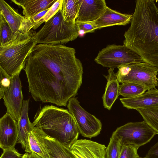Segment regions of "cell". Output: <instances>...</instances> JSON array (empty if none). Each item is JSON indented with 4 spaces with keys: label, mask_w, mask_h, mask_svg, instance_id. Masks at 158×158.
<instances>
[{
    "label": "cell",
    "mask_w": 158,
    "mask_h": 158,
    "mask_svg": "<svg viewBox=\"0 0 158 158\" xmlns=\"http://www.w3.org/2000/svg\"><path fill=\"white\" fill-rule=\"evenodd\" d=\"M75 48L63 44H36L23 69L36 101L66 106L82 83L83 67Z\"/></svg>",
    "instance_id": "obj_1"
},
{
    "label": "cell",
    "mask_w": 158,
    "mask_h": 158,
    "mask_svg": "<svg viewBox=\"0 0 158 158\" xmlns=\"http://www.w3.org/2000/svg\"><path fill=\"white\" fill-rule=\"evenodd\" d=\"M123 45L143 62L158 69V7L153 0H137Z\"/></svg>",
    "instance_id": "obj_2"
},
{
    "label": "cell",
    "mask_w": 158,
    "mask_h": 158,
    "mask_svg": "<svg viewBox=\"0 0 158 158\" xmlns=\"http://www.w3.org/2000/svg\"><path fill=\"white\" fill-rule=\"evenodd\" d=\"M32 124L33 127L69 148L78 140L80 133L75 119L69 110L53 105L41 108Z\"/></svg>",
    "instance_id": "obj_3"
},
{
    "label": "cell",
    "mask_w": 158,
    "mask_h": 158,
    "mask_svg": "<svg viewBox=\"0 0 158 158\" xmlns=\"http://www.w3.org/2000/svg\"><path fill=\"white\" fill-rule=\"evenodd\" d=\"M36 32L31 30L9 44L0 47V67L11 77L20 74L36 44Z\"/></svg>",
    "instance_id": "obj_4"
},
{
    "label": "cell",
    "mask_w": 158,
    "mask_h": 158,
    "mask_svg": "<svg viewBox=\"0 0 158 158\" xmlns=\"http://www.w3.org/2000/svg\"><path fill=\"white\" fill-rule=\"evenodd\" d=\"M79 34L75 22L65 21L60 9L36 32V44H62L75 40Z\"/></svg>",
    "instance_id": "obj_5"
},
{
    "label": "cell",
    "mask_w": 158,
    "mask_h": 158,
    "mask_svg": "<svg viewBox=\"0 0 158 158\" xmlns=\"http://www.w3.org/2000/svg\"><path fill=\"white\" fill-rule=\"evenodd\" d=\"M116 73L119 82L135 83L148 90L158 85V69L144 62H134L122 65Z\"/></svg>",
    "instance_id": "obj_6"
},
{
    "label": "cell",
    "mask_w": 158,
    "mask_h": 158,
    "mask_svg": "<svg viewBox=\"0 0 158 158\" xmlns=\"http://www.w3.org/2000/svg\"><path fill=\"white\" fill-rule=\"evenodd\" d=\"M94 61L103 67L113 69L131 63L143 62L139 56L124 45L114 44L100 51Z\"/></svg>",
    "instance_id": "obj_7"
},
{
    "label": "cell",
    "mask_w": 158,
    "mask_h": 158,
    "mask_svg": "<svg viewBox=\"0 0 158 158\" xmlns=\"http://www.w3.org/2000/svg\"><path fill=\"white\" fill-rule=\"evenodd\" d=\"M113 133L121 138L123 145L131 144L138 148L157 134L144 121L127 123L118 127Z\"/></svg>",
    "instance_id": "obj_8"
},
{
    "label": "cell",
    "mask_w": 158,
    "mask_h": 158,
    "mask_svg": "<svg viewBox=\"0 0 158 158\" xmlns=\"http://www.w3.org/2000/svg\"><path fill=\"white\" fill-rule=\"evenodd\" d=\"M67 107L75 119L80 133L83 136L91 138L100 134L102 126L100 120L81 107L77 98H71Z\"/></svg>",
    "instance_id": "obj_9"
},
{
    "label": "cell",
    "mask_w": 158,
    "mask_h": 158,
    "mask_svg": "<svg viewBox=\"0 0 158 158\" xmlns=\"http://www.w3.org/2000/svg\"><path fill=\"white\" fill-rule=\"evenodd\" d=\"M19 74L11 77V85L2 97L6 113L17 122L21 115L24 102Z\"/></svg>",
    "instance_id": "obj_10"
},
{
    "label": "cell",
    "mask_w": 158,
    "mask_h": 158,
    "mask_svg": "<svg viewBox=\"0 0 158 158\" xmlns=\"http://www.w3.org/2000/svg\"><path fill=\"white\" fill-rule=\"evenodd\" d=\"M0 14L3 16L16 36L31 30L28 19L19 14L4 0H0Z\"/></svg>",
    "instance_id": "obj_11"
},
{
    "label": "cell",
    "mask_w": 158,
    "mask_h": 158,
    "mask_svg": "<svg viewBox=\"0 0 158 158\" xmlns=\"http://www.w3.org/2000/svg\"><path fill=\"white\" fill-rule=\"evenodd\" d=\"M17 122L6 113L0 119V147L3 150L15 149L18 142Z\"/></svg>",
    "instance_id": "obj_12"
},
{
    "label": "cell",
    "mask_w": 158,
    "mask_h": 158,
    "mask_svg": "<svg viewBox=\"0 0 158 158\" xmlns=\"http://www.w3.org/2000/svg\"><path fill=\"white\" fill-rule=\"evenodd\" d=\"M104 144L87 139H78L69 149L77 158H106Z\"/></svg>",
    "instance_id": "obj_13"
},
{
    "label": "cell",
    "mask_w": 158,
    "mask_h": 158,
    "mask_svg": "<svg viewBox=\"0 0 158 158\" xmlns=\"http://www.w3.org/2000/svg\"><path fill=\"white\" fill-rule=\"evenodd\" d=\"M79 6L76 21L90 22L98 19L107 6L104 0H78Z\"/></svg>",
    "instance_id": "obj_14"
},
{
    "label": "cell",
    "mask_w": 158,
    "mask_h": 158,
    "mask_svg": "<svg viewBox=\"0 0 158 158\" xmlns=\"http://www.w3.org/2000/svg\"><path fill=\"white\" fill-rule=\"evenodd\" d=\"M123 106L128 109H144L158 107V89L153 88L138 96L119 99Z\"/></svg>",
    "instance_id": "obj_15"
},
{
    "label": "cell",
    "mask_w": 158,
    "mask_h": 158,
    "mask_svg": "<svg viewBox=\"0 0 158 158\" xmlns=\"http://www.w3.org/2000/svg\"><path fill=\"white\" fill-rule=\"evenodd\" d=\"M132 15L123 14L107 6L103 14L96 20L89 23L97 29L115 25H125L131 21Z\"/></svg>",
    "instance_id": "obj_16"
},
{
    "label": "cell",
    "mask_w": 158,
    "mask_h": 158,
    "mask_svg": "<svg viewBox=\"0 0 158 158\" xmlns=\"http://www.w3.org/2000/svg\"><path fill=\"white\" fill-rule=\"evenodd\" d=\"M30 99L24 100L22 110L19 118L17 122L18 133V142L21 144L25 152L31 153L29 137L33 127L28 117V108Z\"/></svg>",
    "instance_id": "obj_17"
},
{
    "label": "cell",
    "mask_w": 158,
    "mask_h": 158,
    "mask_svg": "<svg viewBox=\"0 0 158 158\" xmlns=\"http://www.w3.org/2000/svg\"><path fill=\"white\" fill-rule=\"evenodd\" d=\"M57 0H11L23 9L24 16L30 19L51 8Z\"/></svg>",
    "instance_id": "obj_18"
},
{
    "label": "cell",
    "mask_w": 158,
    "mask_h": 158,
    "mask_svg": "<svg viewBox=\"0 0 158 158\" xmlns=\"http://www.w3.org/2000/svg\"><path fill=\"white\" fill-rule=\"evenodd\" d=\"M108 72L107 75H104L107 82L102 99L104 108L110 110L119 95V85L114 69H110Z\"/></svg>",
    "instance_id": "obj_19"
},
{
    "label": "cell",
    "mask_w": 158,
    "mask_h": 158,
    "mask_svg": "<svg viewBox=\"0 0 158 158\" xmlns=\"http://www.w3.org/2000/svg\"><path fill=\"white\" fill-rule=\"evenodd\" d=\"M40 130L50 158H77L69 148Z\"/></svg>",
    "instance_id": "obj_20"
},
{
    "label": "cell",
    "mask_w": 158,
    "mask_h": 158,
    "mask_svg": "<svg viewBox=\"0 0 158 158\" xmlns=\"http://www.w3.org/2000/svg\"><path fill=\"white\" fill-rule=\"evenodd\" d=\"M29 142L31 153L34 152L42 158H50L39 130L33 127L29 133Z\"/></svg>",
    "instance_id": "obj_21"
},
{
    "label": "cell",
    "mask_w": 158,
    "mask_h": 158,
    "mask_svg": "<svg viewBox=\"0 0 158 158\" xmlns=\"http://www.w3.org/2000/svg\"><path fill=\"white\" fill-rule=\"evenodd\" d=\"M78 6V0H63L60 9L65 21L75 22Z\"/></svg>",
    "instance_id": "obj_22"
},
{
    "label": "cell",
    "mask_w": 158,
    "mask_h": 158,
    "mask_svg": "<svg viewBox=\"0 0 158 158\" xmlns=\"http://www.w3.org/2000/svg\"><path fill=\"white\" fill-rule=\"evenodd\" d=\"M148 90L145 87L131 82H126L119 85V94L125 98H132L141 95Z\"/></svg>",
    "instance_id": "obj_23"
},
{
    "label": "cell",
    "mask_w": 158,
    "mask_h": 158,
    "mask_svg": "<svg viewBox=\"0 0 158 158\" xmlns=\"http://www.w3.org/2000/svg\"><path fill=\"white\" fill-rule=\"evenodd\" d=\"M20 36H15L3 16L0 14V47L9 44Z\"/></svg>",
    "instance_id": "obj_24"
},
{
    "label": "cell",
    "mask_w": 158,
    "mask_h": 158,
    "mask_svg": "<svg viewBox=\"0 0 158 158\" xmlns=\"http://www.w3.org/2000/svg\"><path fill=\"white\" fill-rule=\"evenodd\" d=\"M123 146L121 138L113 133L106 148V158H119Z\"/></svg>",
    "instance_id": "obj_25"
},
{
    "label": "cell",
    "mask_w": 158,
    "mask_h": 158,
    "mask_svg": "<svg viewBox=\"0 0 158 158\" xmlns=\"http://www.w3.org/2000/svg\"><path fill=\"white\" fill-rule=\"evenodd\" d=\"M136 110L142 116L144 121L158 134V107Z\"/></svg>",
    "instance_id": "obj_26"
},
{
    "label": "cell",
    "mask_w": 158,
    "mask_h": 158,
    "mask_svg": "<svg viewBox=\"0 0 158 158\" xmlns=\"http://www.w3.org/2000/svg\"><path fill=\"white\" fill-rule=\"evenodd\" d=\"M63 1V0H57L32 29L35 30L42 23L46 22L53 16L60 9Z\"/></svg>",
    "instance_id": "obj_27"
},
{
    "label": "cell",
    "mask_w": 158,
    "mask_h": 158,
    "mask_svg": "<svg viewBox=\"0 0 158 158\" xmlns=\"http://www.w3.org/2000/svg\"><path fill=\"white\" fill-rule=\"evenodd\" d=\"M0 99H1L5 92L8 89L11 85V77L0 67Z\"/></svg>",
    "instance_id": "obj_28"
},
{
    "label": "cell",
    "mask_w": 158,
    "mask_h": 158,
    "mask_svg": "<svg viewBox=\"0 0 158 158\" xmlns=\"http://www.w3.org/2000/svg\"><path fill=\"white\" fill-rule=\"evenodd\" d=\"M138 148L131 144L123 145L119 158H139Z\"/></svg>",
    "instance_id": "obj_29"
},
{
    "label": "cell",
    "mask_w": 158,
    "mask_h": 158,
    "mask_svg": "<svg viewBox=\"0 0 158 158\" xmlns=\"http://www.w3.org/2000/svg\"><path fill=\"white\" fill-rule=\"evenodd\" d=\"M75 23L78 27L80 31H83L85 33L93 32L97 29L95 26L89 23L80 22L76 21Z\"/></svg>",
    "instance_id": "obj_30"
},
{
    "label": "cell",
    "mask_w": 158,
    "mask_h": 158,
    "mask_svg": "<svg viewBox=\"0 0 158 158\" xmlns=\"http://www.w3.org/2000/svg\"><path fill=\"white\" fill-rule=\"evenodd\" d=\"M23 155L15 149H6L3 150L0 158H22Z\"/></svg>",
    "instance_id": "obj_31"
},
{
    "label": "cell",
    "mask_w": 158,
    "mask_h": 158,
    "mask_svg": "<svg viewBox=\"0 0 158 158\" xmlns=\"http://www.w3.org/2000/svg\"><path fill=\"white\" fill-rule=\"evenodd\" d=\"M49 9H48L42 11L30 19H28L31 24L32 29L36 25L39 21L44 16Z\"/></svg>",
    "instance_id": "obj_32"
},
{
    "label": "cell",
    "mask_w": 158,
    "mask_h": 158,
    "mask_svg": "<svg viewBox=\"0 0 158 158\" xmlns=\"http://www.w3.org/2000/svg\"><path fill=\"white\" fill-rule=\"evenodd\" d=\"M144 158H158V141L151 148Z\"/></svg>",
    "instance_id": "obj_33"
},
{
    "label": "cell",
    "mask_w": 158,
    "mask_h": 158,
    "mask_svg": "<svg viewBox=\"0 0 158 158\" xmlns=\"http://www.w3.org/2000/svg\"><path fill=\"white\" fill-rule=\"evenodd\" d=\"M29 158H42L34 152L29 154Z\"/></svg>",
    "instance_id": "obj_34"
},
{
    "label": "cell",
    "mask_w": 158,
    "mask_h": 158,
    "mask_svg": "<svg viewBox=\"0 0 158 158\" xmlns=\"http://www.w3.org/2000/svg\"><path fill=\"white\" fill-rule=\"evenodd\" d=\"M139 158H144V157L143 158V157H139Z\"/></svg>",
    "instance_id": "obj_35"
}]
</instances>
